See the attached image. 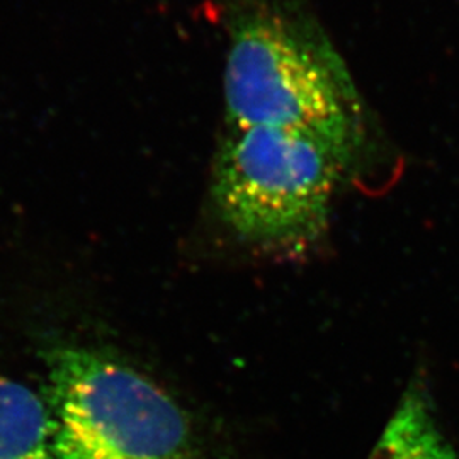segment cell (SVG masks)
Returning a JSON list of instances; mask_svg holds the SVG:
<instances>
[{
  "mask_svg": "<svg viewBox=\"0 0 459 459\" xmlns=\"http://www.w3.org/2000/svg\"><path fill=\"white\" fill-rule=\"evenodd\" d=\"M227 26L223 92L229 130L312 133L351 147L349 83L299 19L265 0H238Z\"/></svg>",
  "mask_w": 459,
  "mask_h": 459,
  "instance_id": "1",
  "label": "cell"
},
{
  "mask_svg": "<svg viewBox=\"0 0 459 459\" xmlns=\"http://www.w3.org/2000/svg\"><path fill=\"white\" fill-rule=\"evenodd\" d=\"M56 459H195L179 403L132 366L79 345L43 354Z\"/></svg>",
  "mask_w": 459,
  "mask_h": 459,
  "instance_id": "2",
  "label": "cell"
},
{
  "mask_svg": "<svg viewBox=\"0 0 459 459\" xmlns=\"http://www.w3.org/2000/svg\"><path fill=\"white\" fill-rule=\"evenodd\" d=\"M349 155L351 147L312 133L229 130L214 160L218 213L250 244H308L327 227Z\"/></svg>",
  "mask_w": 459,
  "mask_h": 459,
  "instance_id": "3",
  "label": "cell"
},
{
  "mask_svg": "<svg viewBox=\"0 0 459 459\" xmlns=\"http://www.w3.org/2000/svg\"><path fill=\"white\" fill-rule=\"evenodd\" d=\"M0 459H56L43 394L0 377Z\"/></svg>",
  "mask_w": 459,
  "mask_h": 459,
  "instance_id": "4",
  "label": "cell"
},
{
  "mask_svg": "<svg viewBox=\"0 0 459 459\" xmlns=\"http://www.w3.org/2000/svg\"><path fill=\"white\" fill-rule=\"evenodd\" d=\"M369 459H456L422 392L403 394Z\"/></svg>",
  "mask_w": 459,
  "mask_h": 459,
  "instance_id": "5",
  "label": "cell"
}]
</instances>
